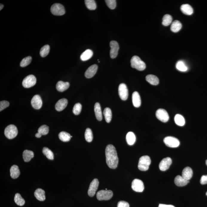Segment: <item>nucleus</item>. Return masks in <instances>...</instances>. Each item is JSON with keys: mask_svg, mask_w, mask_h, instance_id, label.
<instances>
[{"mask_svg": "<svg viewBox=\"0 0 207 207\" xmlns=\"http://www.w3.org/2000/svg\"><path fill=\"white\" fill-rule=\"evenodd\" d=\"M9 102L6 101H1L0 102V111H1L4 109L8 107L9 105Z\"/></svg>", "mask_w": 207, "mask_h": 207, "instance_id": "a18cd8bd", "label": "nucleus"}, {"mask_svg": "<svg viewBox=\"0 0 207 207\" xmlns=\"http://www.w3.org/2000/svg\"><path fill=\"white\" fill-rule=\"evenodd\" d=\"M151 164V159L147 155L142 156L139 159L138 165V168L141 171H147Z\"/></svg>", "mask_w": 207, "mask_h": 207, "instance_id": "7ed1b4c3", "label": "nucleus"}, {"mask_svg": "<svg viewBox=\"0 0 207 207\" xmlns=\"http://www.w3.org/2000/svg\"><path fill=\"white\" fill-rule=\"evenodd\" d=\"M34 195L36 199L39 201H44L45 200V192L42 189H36Z\"/></svg>", "mask_w": 207, "mask_h": 207, "instance_id": "5701e85b", "label": "nucleus"}, {"mask_svg": "<svg viewBox=\"0 0 207 207\" xmlns=\"http://www.w3.org/2000/svg\"><path fill=\"white\" fill-rule=\"evenodd\" d=\"M156 116L157 118L162 122H167L169 119L168 113L164 109H158L156 112Z\"/></svg>", "mask_w": 207, "mask_h": 207, "instance_id": "1a4fd4ad", "label": "nucleus"}, {"mask_svg": "<svg viewBox=\"0 0 207 207\" xmlns=\"http://www.w3.org/2000/svg\"><path fill=\"white\" fill-rule=\"evenodd\" d=\"M94 112L97 119L99 121H101L102 119V112L99 103L96 102L95 105Z\"/></svg>", "mask_w": 207, "mask_h": 207, "instance_id": "4be33fe9", "label": "nucleus"}, {"mask_svg": "<svg viewBox=\"0 0 207 207\" xmlns=\"http://www.w3.org/2000/svg\"><path fill=\"white\" fill-rule=\"evenodd\" d=\"M4 134L5 136L8 139H13L18 134V130L15 125L11 124L5 128Z\"/></svg>", "mask_w": 207, "mask_h": 207, "instance_id": "20e7f679", "label": "nucleus"}, {"mask_svg": "<svg viewBox=\"0 0 207 207\" xmlns=\"http://www.w3.org/2000/svg\"><path fill=\"white\" fill-rule=\"evenodd\" d=\"M31 105L34 109H40L42 105V101L41 97L39 95H36L34 96L31 100Z\"/></svg>", "mask_w": 207, "mask_h": 207, "instance_id": "2eb2a0df", "label": "nucleus"}, {"mask_svg": "<svg viewBox=\"0 0 207 207\" xmlns=\"http://www.w3.org/2000/svg\"><path fill=\"white\" fill-rule=\"evenodd\" d=\"M106 162L110 168L115 169L117 168L118 165L119 159L116 148L112 145H108L105 151Z\"/></svg>", "mask_w": 207, "mask_h": 207, "instance_id": "f257e3e1", "label": "nucleus"}, {"mask_svg": "<svg viewBox=\"0 0 207 207\" xmlns=\"http://www.w3.org/2000/svg\"><path fill=\"white\" fill-rule=\"evenodd\" d=\"M146 80L149 83L153 85H157L159 83L158 77L152 74L147 75L146 77Z\"/></svg>", "mask_w": 207, "mask_h": 207, "instance_id": "393cba45", "label": "nucleus"}, {"mask_svg": "<svg viewBox=\"0 0 207 207\" xmlns=\"http://www.w3.org/2000/svg\"><path fill=\"white\" fill-rule=\"evenodd\" d=\"M85 3L86 7L90 10H94L96 9V4L94 0H86Z\"/></svg>", "mask_w": 207, "mask_h": 207, "instance_id": "72a5a7b5", "label": "nucleus"}, {"mask_svg": "<svg viewBox=\"0 0 207 207\" xmlns=\"http://www.w3.org/2000/svg\"><path fill=\"white\" fill-rule=\"evenodd\" d=\"M70 87V83L68 82H64L59 81L56 85V90L59 92H63L67 90Z\"/></svg>", "mask_w": 207, "mask_h": 207, "instance_id": "412c9836", "label": "nucleus"}, {"mask_svg": "<svg viewBox=\"0 0 207 207\" xmlns=\"http://www.w3.org/2000/svg\"><path fill=\"white\" fill-rule=\"evenodd\" d=\"M182 27V24L180 21H175L172 23L171 26V30L173 32H178L180 30Z\"/></svg>", "mask_w": 207, "mask_h": 207, "instance_id": "c756f323", "label": "nucleus"}, {"mask_svg": "<svg viewBox=\"0 0 207 207\" xmlns=\"http://www.w3.org/2000/svg\"><path fill=\"white\" fill-rule=\"evenodd\" d=\"M119 96L120 99L123 101L128 99V90L125 84L121 83L119 86L118 88Z\"/></svg>", "mask_w": 207, "mask_h": 207, "instance_id": "9d476101", "label": "nucleus"}, {"mask_svg": "<svg viewBox=\"0 0 207 207\" xmlns=\"http://www.w3.org/2000/svg\"><path fill=\"white\" fill-rule=\"evenodd\" d=\"M14 201L17 205L22 206L25 203V200L22 197L21 195L19 193H16L14 197Z\"/></svg>", "mask_w": 207, "mask_h": 207, "instance_id": "f704fd0d", "label": "nucleus"}, {"mask_svg": "<svg viewBox=\"0 0 207 207\" xmlns=\"http://www.w3.org/2000/svg\"><path fill=\"white\" fill-rule=\"evenodd\" d=\"M131 66L139 71H143L146 68V65L139 56L132 57L131 60Z\"/></svg>", "mask_w": 207, "mask_h": 207, "instance_id": "f03ea898", "label": "nucleus"}, {"mask_svg": "<svg viewBox=\"0 0 207 207\" xmlns=\"http://www.w3.org/2000/svg\"><path fill=\"white\" fill-rule=\"evenodd\" d=\"M159 207H175L172 205H164V204H160Z\"/></svg>", "mask_w": 207, "mask_h": 207, "instance_id": "09e8293b", "label": "nucleus"}, {"mask_svg": "<svg viewBox=\"0 0 207 207\" xmlns=\"http://www.w3.org/2000/svg\"><path fill=\"white\" fill-rule=\"evenodd\" d=\"M117 207H129V204L125 201H119L117 204Z\"/></svg>", "mask_w": 207, "mask_h": 207, "instance_id": "49530a36", "label": "nucleus"}, {"mask_svg": "<svg viewBox=\"0 0 207 207\" xmlns=\"http://www.w3.org/2000/svg\"><path fill=\"white\" fill-rule=\"evenodd\" d=\"M181 10L183 13L187 15H191L193 13V8L188 4L182 5L181 7Z\"/></svg>", "mask_w": 207, "mask_h": 207, "instance_id": "a878e982", "label": "nucleus"}, {"mask_svg": "<svg viewBox=\"0 0 207 207\" xmlns=\"http://www.w3.org/2000/svg\"><path fill=\"white\" fill-rule=\"evenodd\" d=\"M51 12L55 16H62L65 13L64 6L61 4L56 3L52 5L51 8Z\"/></svg>", "mask_w": 207, "mask_h": 207, "instance_id": "423d86ee", "label": "nucleus"}, {"mask_svg": "<svg viewBox=\"0 0 207 207\" xmlns=\"http://www.w3.org/2000/svg\"><path fill=\"white\" fill-rule=\"evenodd\" d=\"M49 131V128L48 126L44 125H42L39 128L38 130V132L42 136H43V135H47Z\"/></svg>", "mask_w": 207, "mask_h": 207, "instance_id": "a19ab883", "label": "nucleus"}, {"mask_svg": "<svg viewBox=\"0 0 207 207\" xmlns=\"http://www.w3.org/2000/svg\"><path fill=\"white\" fill-rule=\"evenodd\" d=\"M68 100L66 99H62L59 100L55 105V109L58 111H61L67 107Z\"/></svg>", "mask_w": 207, "mask_h": 207, "instance_id": "f3484780", "label": "nucleus"}, {"mask_svg": "<svg viewBox=\"0 0 207 207\" xmlns=\"http://www.w3.org/2000/svg\"><path fill=\"white\" fill-rule=\"evenodd\" d=\"M172 21V18L171 16L166 14L163 16L162 24L165 26H167L171 24Z\"/></svg>", "mask_w": 207, "mask_h": 207, "instance_id": "ea45409f", "label": "nucleus"}, {"mask_svg": "<svg viewBox=\"0 0 207 207\" xmlns=\"http://www.w3.org/2000/svg\"><path fill=\"white\" fill-rule=\"evenodd\" d=\"M43 153L45 155L47 159L53 160L54 159V154L52 151L47 147H44L42 151Z\"/></svg>", "mask_w": 207, "mask_h": 207, "instance_id": "c9c22d12", "label": "nucleus"}, {"mask_svg": "<svg viewBox=\"0 0 207 207\" xmlns=\"http://www.w3.org/2000/svg\"><path fill=\"white\" fill-rule=\"evenodd\" d=\"M32 58L31 56L26 57L23 59L20 63V66L22 67H25L30 64L32 61Z\"/></svg>", "mask_w": 207, "mask_h": 207, "instance_id": "79ce46f5", "label": "nucleus"}, {"mask_svg": "<svg viewBox=\"0 0 207 207\" xmlns=\"http://www.w3.org/2000/svg\"><path fill=\"white\" fill-rule=\"evenodd\" d=\"M34 157L33 151L28 150H25L23 153V158L25 162H29Z\"/></svg>", "mask_w": 207, "mask_h": 207, "instance_id": "c85d7f7f", "label": "nucleus"}, {"mask_svg": "<svg viewBox=\"0 0 207 207\" xmlns=\"http://www.w3.org/2000/svg\"><path fill=\"white\" fill-rule=\"evenodd\" d=\"M42 136V135L38 133V132L36 134V138H40Z\"/></svg>", "mask_w": 207, "mask_h": 207, "instance_id": "8fccbe9b", "label": "nucleus"}, {"mask_svg": "<svg viewBox=\"0 0 207 207\" xmlns=\"http://www.w3.org/2000/svg\"><path fill=\"white\" fill-rule=\"evenodd\" d=\"M172 163V160L170 157H166L162 160L159 163V168L162 171H165L168 169Z\"/></svg>", "mask_w": 207, "mask_h": 207, "instance_id": "4468645a", "label": "nucleus"}, {"mask_svg": "<svg viewBox=\"0 0 207 207\" xmlns=\"http://www.w3.org/2000/svg\"><path fill=\"white\" fill-rule=\"evenodd\" d=\"M174 120L176 124L180 126H183L185 124V119L183 116L180 114L176 115L174 118Z\"/></svg>", "mask_w": 207, "mask_h": 207, "instance_id": "7c9ffc66", "label": "nucleus"}, {"mask_svg": "<svg viewBox=\"0 0 207 207\" xmlns=\"http://www.w3.org/2000/svg\"><path fill=\"white\" fill-rule=\"evenodd\" d=\"M85 138L86 140L88 142H91L93 140V134L90 128H87L85 131Z\"/></svg>", "mask_w": 207, "mask_h": 207, "instance_id": "4c0bfd02", "label": "nucleus"}, {"mask_svg": "<svg viewBox=\"0 0 207 207\" xmlns=\"http://www.w3.org/2000/svg\"><path fill=\"white\" fill-rule=\"evenodd\" d=\"M107 5L111 9H114L116 6V1L115 0H106L105 1Z\"/></svg>", "mask_w": 207, "mask_h": 207, "instance_id": "c03bdc74", "label": "nucleus"}, {"mask_svg": "<svg viewBox=\"0 0 207 207\" xmlns=\"http://www.w3.org/2000/svg\"><path fill=\"white\" fill-rule=\"evenodd\" d=\"M99 185V182L97 179H94L91 183L89 187L88 194L90 197H93L95 194Z\"/></svg>", "mask_w": 207, "mask_h": 207, "instance_id": "f8f14e48", "label": "nucleus"}, {"mask_svg": "<svg viewBox=\"0 0 207 207\" xmlns=\"http://www.w3.org/2000/svg\"><path fill=\"white\" fill-rule=\"evenodd\" d=\"M36 79L33 75H28L23 80L22 85L24 88H30L36 84Z\"/></svg>", "mask_w": 207, "mask_h": 207, "instance_id": "6e6552de", "label": "nucleus"}, {"mask_svg": "<svg viewBox=\"0 0 207 207\" xmlns=\"http://www.w3.org/2000/svg\"><path fill=\"white\" fill-rule=\"evenodd\" d=\"M176 67L177 70L182 72L186 71L188 70V67L182 61H179L177 62Z\"/></svg>", "mask_w": 207, "mask_h": 207, "instance_id": "e433bc0d", "label": "nucleus"}, {"mask_svg": "<svg viewBox=\"0 0 207 207\" xmlns=\"http://www.w3.org/2000/svg\"><path fill=\"white\" fill-rule=\"evenodd\" d=\"M50 50V46L47 45L42 47L40 51V55L42 57H45L48 55Z\"/></svg>", "mask_w": 207, "mask_h": 207, "instance_id": "58836bf2", "label": "nucleus"}, {"mask_svg": "<svg viewBox=\"0 0 207 207\" xmlns=\"http://www.w3.org/2000/svg\"><path fill=\"white\" fill-rule=\"evenodd\" d=\"M110 46L111 57L113 59H115L117 56L119 49L118 43L115 41H111L110 43Z\"/></svg>", "mask_w": 207, "mask_h": 207, "instance_id": "ddd939ff", "label": "nucleus"}, {"mask_svg": "<svg viewBox=\"0 0 207 207\" xmlns=\"http://www.w3.org/2000/svg\"><path fill=\"white\" fill-rule=\"evenodd\" d=\"M104 115L106 122H110L112 119V114L111 110L110 108H105L104 111Z\"/></svg>", "mask_w": 207, "mask_h": 207, "instance_id": "473e14b6", "label": "nucleus"}, {"mask_svg": "<svg viewBox=\"0 0 207 207\" xmlns=\"http://www.w3.org/2000/svg\"><path fill=\"white\" fill-rule=\"evenodd\" d=\"M93 52L91 50L88 49L85 51L81 55V60L83 61H86L89 60L93 56Z\"/></svg>", "mask_w": 207, "mask_h": 207, "instance_id": "cd10ccee", "label": "nucleus"}, {"mask_svg": "<svg viewBox=\"0 0 207 207\" xmlns=\"http://www.w3.org/2000/svg\"><path fill=\"white\" fill-rule=\"evenodd\" d=\"M132 188L136 192H143L144 189V186L142 181L138 179L134 180L132 183Z\"/></svg>", "mask_w": 207, "mask_h": 207, "instance_id": "9b49d317", "label": "nucleus"}, {"mask_svg": "<svg viewBox=\"0 0 207 207\" xmlns=\"http://www.w3.org/2000/svg\"><path fill=\"white\" fill-rule=\"evenodd\" d=\"M206 165H207V160L206 161Z\"/></svg>", "mask_w": 207, "mask_h": 207, "instance_id": "603ef678", "label": "nucleus"}, {"mask_svg": "<svg viewBox=\"0 0 207 207\" xmlns=\"http://www.w3.org/2000/svg\"><path fill=\"white\" fill-rule=\"evenodd\" d=\"M113 194L112 191L101 190L97 192L96 197L97 199L99 201L109 200L113 197Z\"/></svg>", "mask_w": 207, "mask_h": 207, "instance_id": "39448f33", "label": "nucleus"}, {"mask_svg": "<svg viewBox=\"0 0 207 207\" xmlns=\"http://www.w3.org/2000/svg\"><path fill=\"white\" fill-rule=\"evenodd\" d=\"M175 185L178 186H186L189 183V181L184 179L182 176L180 175L177 176L174 180Z\"/></svg>", "mask_w": 207, "mask_h": 207, "instance_id": "aec40b11", "label": "nucleus"}, {"mask_svg": "<svg viewBox=\"0 0 207 207\" xmlns=\"http://www.w3.org/2000/svg\"><path fill=\"white\" fill-rule=\"evenodd\" d=\"M206 196H207V191L206 193Z\"/></svg>", "mask_w": 207, "mask_h": 207, "instance_id": "864d4df0", "label": "nucleus"}, {"mask_svg": "<svg viewBox=\"0 0 207 207\" xmlns=\"http://www.w3.org/2000/svg\"><path fill=\"white\" fill-rule=\"evenodd\" d=\"M98 66L96 65H93L90 66L85 73V76L87 78H90L94 76L96 73Z\"/></svg>", "mask_w": 207, "mask_h": 207, "instance_id": "dca6fc26", "label": "nucleus"}, {"mask_svg": "<svg viewBox=\"0 0 207 207\" xmlns=\"http://www.w3.org/2000/svg\"><path fill=\"white\" fill-rule=\"evenodd\" d=\"M193 175V170L190 167H185L183 170L182 176L187 180L189 181L191 179Z\"/></svg>", "mask_w": 207, "mask_h": 207, "instance_id": "a211bd4d", "label": "nucleus"}, {"mask_svg": "<svg viewBox=\"0 0 207 207\" xmlns=\"http://www.w3.org/2000/svg\"><path fill=\"white\" fill-rule=\"evenodd\" d=\"M126 141L129 145H133L136 141V137L134 134L132 132H128L126 135Z\"/></svg>", "mask_w": 207, "mask_h": 207, "instance_id": "bb28decb", "label": "nucleus"}, {"mask_svg": "<svg viewBox=\"0 0 207 207\" xmlns=\"http://www.w3.org/2000/svg\"><path fill=\"white\" fill-rule=\"evenodd\" d=\"M59 139L64 142H69L71 138V136L70 134L63 131L59 133Z\"/></svg>", "mask_w": 207, "mask_h": 207, "instance_id": "2f4dec72", "label": "nucleus"}, {"mask_svg": "<svg viewBox=\"0 0 207 207\" xmlns=\"http://www.w3.org/2000/svg\"><path fill=\"white\" fill-rule=\"evenodd\" d=\"M200 183L201 185H205L207 184V175H203L200 180Z\"/></svg>", "mask_w": 207, "mask_h": 207, "instance_id": "de8ad7c7", "label": "nucleus"}, {"mask_svg": "<svg viewBox=\"0 0 207 207\" xmlns=\"http://www.w3.org/2000/svg\"><path fill=\"white\" fill-rule=\"evenodd\" d=\"M132 102L135 107L139 108L141 104V101L140 95L137 92L135 91L133 93L132 96Z\"/></svg>", "mask_w": 207, "mask_h": 207, "instance_id": "6ab92c4d", "label": "nucleus"}, {"mask_svg": "<svg viewBox=\"0 0 207 207\" xmlns=\"http://www.w3.org/2000/svg\"><path fill=\"white\" fill-rule=\"evenodd\" d=\"M0 6H0V10H1L4 7V5L2 4H1V5H0Z\"/></svg>", "mask_w": 207, "mask_h": 207, "instance_id": "3c124183", "label": "nucleus"}, {"mask_svg": "<svg viewBox=\"0 0 207 207\" xmlns=\"http://www.w3.org/2000/svg\"><path fill=\"white\" fill-rule=\"evenodd\" d=\"M82 110V105L79 103H78L74 105L73 108V113L76 115H78L81 113Z\"/></svg>", "mask_w": 207, "mask_h": 207, "instance_id": "37998d69", "label": "nucleus"}, {"mask_svg": "<svg viewBox=\"0 0 207 207\" xmlns=\"http://www.w3.org/2000/svg\"><path fill=\"white\" fill-rule=\"evenodd\" d=\"M10 176L13 179L18 178L20 174L19 169L16 165H13L10 169Z\"/></svg>", "mask_w": 207, "mask_h": 207, "instance_id": "b1692460", "label": "nucleus"}, {"mask_svg": "<svg viewBox=\"0 0 207 207\" xmlns=\"http://www.w3.org/2000/svg\"><path fill=\"white\" fill-rule=\"evenodd\" d=\"M163 142L167 147L171 148H177L180 144V142L178 139L171 136L166 137L164 139Z\"/></svg>", "mask_w": 207, "mask_h": 207, "instance_id": "0eeeda50", "label": "nucleus"}]
</instances>
